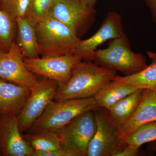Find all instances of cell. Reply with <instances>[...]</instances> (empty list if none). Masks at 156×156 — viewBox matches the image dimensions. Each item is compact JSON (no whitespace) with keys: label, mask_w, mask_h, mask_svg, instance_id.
<instances>
[{"label":"cell","mask_w":156,"mask_h":156,"mask_svg":"<svg viewBox=\"0 0 156 156\" xmlns=\"http://www.w3.org/2000/svg\"><path fill=\"white\" fill-rule=\"evenodd\" d=\"M55 0H32L28 19L34 24L48 16V12Z\"/></svg>","instance_id":"603a6c76"},{"label":"cell","mask_w":156,"mask_h":156,"mask_svg":"<svg viewBox=\"0 0 156 156\" xmlns=\"http://www.w3.org/2000/svg\"><path fill=\"white\" fill-rule=\"evenodd\" d=\"M156 121V91L143 89L141 101L131 119L120 128L123 137L144 124Z\"/></svg>","instance_id":"5bb4252c"},{"label":"cell","mask_w":156,"mask_h":156,"mask_svg":"<svg viewBox=\"0 0 156 156\" xmlns=\"http://www.w3.org/2000/svg\"><path fill=\"white\" fill-rule=\"evenodd\" d=\"M96 129L95 112L90 110L76 117L58 133L62 147L72 151L77 156H87Z\"/></svg>","instance_id":"52a82bcc"},{"label":"cell","mask_w":156,"mask_h":156,"mask_svg":"<svg viewBox=\"0 0 156 156\" xmlns=\"http://www.w3.org/2000/svg\"><path fill=\"white\" fill-rule=\"evenodd\" d=\"M95 63L109 69L119 71L125 76L139 72L147 66L145 56L132 50L126 33L110 40L108 47L97 50L94 53Z\"/></svg>","instance_id":"3957f363"},{"label":"cell","mask_w":156,"mask_h":156,"mask_svg":"<svg viewBox=\"0 0 156 156\" xmlns=\"http://www.w3.org/2000/svg\"><path fill=\"white\" fill-rule=\"evenodd\" d=\"M124 34L121 15L116 11L109 12L100 28L89 38L81 40L73 54L82 59L93 61L94 53L99 46Z\"/></svg>","instance_id":"30bf717a"},{"label":"cell","mask_w":156,"mask_h":156,"mask_svg":"<svg viewBox=\"0 0 156 156\" xmlns=\"http://www.w3.org/2000/svg\"><path fill=\"white\" fill-rule=\"evenodd\" d=\"M137 89L131 84L113 80L104 85L94 97L98 106L109 110L117 101Z\"/></svg>","instance_id":"2e32d148"},{"label":"cell","mask_w":156,"mask_h":156,"mask_svg":"<svg viewBox=\"0 0 156 156\" xmlns=\"http://www.w3.org/2000/svg\"><path fill=\"white\" fill-rule=\"evenodd\" d=\"M20 130L17 115H0V152L3 156H33Z\"/></svg>","instance_id":"7c38bea8"},{"label":"cell","mask_w":156,"mask_h":156,"mask_svg":"<svg viewBox=\"0 0 156 156\" xmlns=\"http://www.w3.org/2000/svg\"><path fill=\"white\" fill-rule=\"evenodd\" d=\"M23 137L34 150L50 151L62 147L61 137L58 133L51 131L23 134Z\"/></svg>","instance_id":"d6986e66"},{"label":"cell","mask_w":156,"mask_h":156,"mask_svg":"<svg viewBox=\"0 0 156 156\" xmlns=\"http://www.w3.org/2000/svg\"><path fill=\"white\" fill-rule=\"evenodd\" d=\"M0 78L30 89L38 83L36 76L26 66L22 52L15 41L9 51L0 50Z\"/></svg>","instance_id":"8fae6325"},{"label":"cell","mask_w":156,"mask_h":156,"mask_svg":"<svg viewBox=\"0 0 156 156\" xmlns=\"http://www.w3.org/2000/svg\"><path fill=\"white\" fill-rule=\"evenodd\" d=\"M148 56L151 63L139 72L131 75H117L114 80L131 84L138 89H149L156 91V53L149 51Z\"/></svg>","instance_id":"ac0fdd59"},{"label":"cell","mask_w":156,"mask_h":156,"mask_svg":"<svg viewBox=\"0 0 156 156\" xmlns=\"http://www.w3.org/2000/svg\"><path fill=\"white\" fill-rule=\"evenodd\" d=\"M94 112L96 129L89 144L87 156H112L116 151L126 145L123 136L108 110L98 106Z\"/></svg>","instance_id":"5b68a950"},{"label":"cell","mask_w":156,"mask_h":156,"mask_svg":"<svg viewBox=\"0 0 156 156\" xmlns=\"http://www.w3.org/2000/svg\"><path fill=\"white\" fill-rule=\"evenodd\" d=\"M7 1V0H0V9L3 7Z\"/></svg>","instance_id":"f1b7e54d"},{"label":"cell","mask_w":156,"mask_h":156,"mask_svg":"<svg viewBox=\"0 0 156 156\" xmlns=\"http://www.w3.org/2000/svg\"><path fill=\"white\" fill-rule=\"evenodd\" d=\"M156 140V121L144 124L123 137L126 145L139 148L143 144Z\"/></svg>","instance_id":"ffe728a7"},{"label":"cell","mask_w":156,"mask_h":156,"mask_svg":"<svg viewBox=\"0 0 156 156\" xmlns=\"http://www.w3.org/2000/svg\"><path fill=\"white\" fill-rule=\"evenodd\" d=\"M17 42L24 58L39 57L40 50L34 26L27 17L16 19Z\"/></svg>","instance_id":"9a60e30c"},{"label":"cell","mask_w":156,"mask_h":156,"mask_svg":"<svg viewBox=\"0 0 156 156\" xmlns=\"http://www.w3.org/2000/svg\"><path fill=\"white\" fill-rule=\"evenodd\" d=\"M16 20L2 9H0V50L7 52L14 41L16 32Z\"/></svg>","instance_id":"44dd1931"},{"label":"cell","mask_w":156,"mask_h":156,"mask_svg":"<svg viewBox=\"0 0 156 156\" xmlns=\"http://www.w3.org/2000/svg\"><path fill=\"white\" fill-rule=\"evenodd\" d=\"M33 156H77V155L72 151L62 147L50 151H34Z\"/></svg>","instance_id":"cb8c5ba5"},{"label":"cell","mask_w":156,"mask_h":156,"mask_svg":"<svg viewBox=\"0 0 156 156\" xmlns=\"http://www.w3.org/2000/svg\"><path fill=\"white\" fill-rule=\"evenodd\" d=\"M0 156H2V154H1V152H0Z\"/></svg>","instance_id":"f546056e"},{"label":"cell","mask_w":156,"mask_h":156,"mask_svg":"<svg viewBox=\"0 0 156 156\" xmlns=\"http://www.w3.org/2000/svg\"><path fill=\"white\" fill-rule=\"evenodd\" d=\"M117 71L92 61L77 63L64 83H58L55 101L94 97L107 83L112 80Z\"/></svg>","instance_id":"6da1fadb"},{"label":"cell","mask_w":156,"mask_h":156,"mask_svg":"<svg viewBox=\"0 0 156 156\" xmlns=\"http://www.w3.org/2000/svg\"><path fill=\"white\" fill-rule=\"evenodd\" d=\"M82 58L74 54L24 58L26 66L34 74L64 83L70 78L75 66Z\"/></svg>","instance_id":"9c48e42d"},{"label":"cell","mask_w":156,"mask_h":156,"mask_svg":"<svg viewBox=\"0 0 156 156\" xmlns=\"http://www.w3.org/2000/svg\"><path fill=\"white\" fill-rule=\"evenodd\" d=\"M148 151L152 153H156V140L152 142L148 143L147 146Z\"/></svg>","instance_id":"4316f807"},{"label":"cell","mask_w":156,"mask_h":156,"mask_svg":"<svg viewBox=\"0 0 156 156\" xmlns=\"http://www.w3.org/2000/svg\"><path fill=\"white\" fill-rule=\"evenodd\" d=\"M58 86L56 81L45 78L31 88L30 96L18 115L19 129L22 134L29 130L54 100Z\"/></svg>","instance_id":"ba28073f"},{"label":"cell","mask_w":156,"mask_h":156,"mask_svg":"<svg viewBox=\"0 0 156 156\" xmlns=\"http://www.w3.org/2000/svg\"><path fill=\"white\" fill-rule=\"evenodd\" d=\"M30 93L29 87L0 78V115H18Z\"/></svg>","instance_id":"4fadbf2b"},{"label":"cell","mask_w":156,"mask_h":156,"mask_svg":"<svg viewBox=\"0 0 156 156\" xmlns=\"http://www.w3.org/2000/svg\"><path fill=\"white\" fill-rule=\"evenodd\" d=\"M139 152V148L126 145L116 151L112 156H136L137 155Z\"/></svg>","instance_id":"d4e9b609"},{"label":"cell","mask_w":156,"mask_h":156,"mask_svg":"<svg viewBox=\"0 0 156 156\" xmlns=\"http://www.w3.org/2000/svg\"><path fill=\"white\" fill-rule=\"evenodd\" d=\"M40 55L62 56L73 54L80 41L77 35L64 23L49 16L34 24Z\"/></svg>","instance_id":"7a4b0ae2"},{"label":"cell","mask_w":156,"mask_h":156,"mask_svg":"<svg viewBox=\"0 0 156 156\" xmlns=\"http://www.w3.org/2000/svg\"><path fill=\"white\" fill-rule=\"evenodd\" d=\"M96 11L83 0H55L48 16L64 23L78 37L94 23Z\"/></svg>","instance_id":"8992f818"},{"label":"cell","mask_w":156,"mask_h":156,"mask_svg":"<svg viewBox=\"0 0 156 156\" xmlns=\"http://www.w3.org/2000/svg\"><path fill=\"white\" fill-rule=\"evenodd\" d=\"M88 5L92 8H94L97 0H83Z\"/></svg>","instance_id":"83f0119b"},{"label":"cell","mask_w":156,"mask_h":156,"mask_svg":"<svg viewBox=\"0 0 156 156\" xmlns=\"http://www.w3.org/2000/svg\"><path fill=\"white\" fill-rule=\"evenodd\" d=\"M143 89H138L117 101L108 110L114 122L121 128L128 122L136 112L141 101Z\"/></svg>","instance_id":"e0dca14e"},{"label":"cell","mask_w":156,"mask_h":156,"mask_svg":"<svg viewBox=\"0 0 156 156\" xmlns=\"http://www.w3.org/2000/svg\"><path fill=\"white\" fill-rule=\"evenodd\" d=\"M144 2L150 10L152 19L156 26V0H144Z\"/></svg>","instance_id":"484cf974"},{"label":"cell","mask_w":156,"mask_h":156,"mask_svg":"<svg viewBox=\"0 0 156 156\" xmlns=\"http://www.w3.org/2000/svg\"><path fill=\"white\" fill-rule=\"evenodd\" d=\"M32 0H7L1 9L7 11L16 20L17 17H27Z\"/></svg>","instance_id":"7402d4cb"},{"label":"cell","mask_w":156,"mask_h":156,"mask_svg":"<svg viewBox=\"0 0 156 156\" xmlns=\"http://www.w3.org/2000/svg\"><path fill=\"white\" fill-rule=\"evenodd\" d=\"M98 107L94 97L50 102L28 131L29 133L51 131L58 133L79 115Z\"/></svg>","instance_id":"277c9868"}]
</instances>
